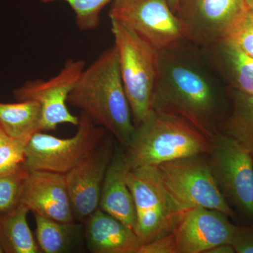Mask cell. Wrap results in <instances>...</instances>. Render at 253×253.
<instances>
[{
	"mask_svg": "<svg viewBox=\"0 0 253 253\" xmlns=\"http://www.w3.org/2000/svg\"><path fill=\"white\" fill-rule=\"evenodd\" d=\"M153 109L184 118L212 139L230 110L229 87L204 50L185 41L159 51Z\"/></svg>",
	"mask_w": 253,
	"mask_h": 253,
	"instance_id": "obj_1",
	"label": "cell"
},
{
	"mask_svg": "<svg viewBox=\"0 0 253 253\" xmlns=\"http://www.w3.org/2000/svg\"><path fill=\"white\" fill-rule=\"evenodd\" d=\"M68 104L81 109L96 126L109 132L125 150L136 132L113 45L82 72Z\"/></svg>",
	"mask_w": 253,
	"mask_h": 253,
	"instance_id": "obj_2",
	"label": "cell"
},
{
	"mask_svg": "<svg viewBox=\"0 0 253 253\" xmlns=\"http://www.w3.org/2000/svg\"><path fill=\"white\" fill-rule=\"evenodd\" d=\"M211 139L184 118L153 109L125 150L131 169L209 154Z\"/></svg>",
	"mask_w": 253,
	"mask_h": 253,
	"instance_id": "obj_3",
	"label": "cell"
},
{
	"mask_svg": "<svg viewBox=\"0 0 253 253\" xmlns=\"http://www.w3.org/2000/svg\"><path fill=\"white\" fill-rule=\"evenodd\" d=\"M110 20L121 79L137 127L153 110L159 51L129 26Z\"/></svg>",
	"mask_w": 253,
	"mask_h": 253,
	"instance_id": "obj_4",
	"label": "cell"
},
{
	"mask_svg": "<svg viewBox=\"0 0 253 253\" xmlns=\"http://www.w3.org/2000/svg\"><path fill=\"white\" fill-rule=\"evenodd\" d=\"M135 207L134 232L140 245L171 234L188 211L163 184L157 168H133L126 176Z\"/></svg>",
	"mask_w": 253,
	"mask_h": 253,
	"instance_id": "obj_5",
	"label": "cell"
},
{
	"mask_svg": "<svg viewBox=\"0 0 253 253\" xmlns=\"http://www.w3.org/2000/svg\"><path fill=\"white\" fill-rule=\"evenodd\" d=\"M207 156L224 199L240 217L253 224V158L249 151L219 132L211 139Z\"/></svg>",
	"mask_w": 253,
	"mask_h": 253,
	"instance_id": "obj_6",
	"label": "cell"
},
{
	"mask_svg": "<svg viewBox=\"0 0 253 253\" xmlns=\"http://www.w3.org/2000/svg\"><path fill=\"white\" fill-rule=\"evenodd\" d=\"M77 126L76 134L68 139L41 131L33 134L26 147L23 168L65 174L76 167L102 142L106 131L83 113Z\"/></svg>",
	"mask_w": 253,
	"mask_h": 253,
	"instance_id": "obj_7",
	"label": "cell"
},
{
	"mask_svg": "<svg viewBox=\"0 0 253 253\" xmlns=\"http://www.w3.org/2000/svg\"><path fill=\"white\" fill-rule=\"evenodd\" d=\"M156 168L163 184L186 211L206 208L225 213L231 219H237L219 190L207 154L179 158Z\"/></svg>",
	"mask_w": 253,
	"mask_h": 253,
	"instance_id": "obj_8",
	"label": "cell"
},
{
	"mask_svg": "<svg viewBox=\"0 0 253 253\" xmlns=\"http://www.w3.org/2000/svg\"><path fill=\"white\" fill-rule=\"evenodd\" d=\"M110 19L129 26L158 51L186 41L169 0H113Z\"/></svg>",
	"mask_w": 253,
	"mask_h": 253,
	"instance_id": "obj_9",
	"label": "cell"
},
{
	"mask_svg": "<svg viewBox=\"0 0 253 253\" xmlns=\"http://www.w3.org/2000/svg\"><path fill=\"white\" fill-rule=\"evenodd\" d=\"M86 67L83 60L68 59L54 77L25 82L13 91L16 101L33 100L41 108V131L56 130L61 124L78 126L79 117L68 109L70 93Z\"/></svg>",
	"mask_w": 253,
	"mask_h": 253,
	"instance_id": "obj_10",
	"label": "cell"
},
{
	"mask_svg": "<svg viewBox=\"0 0 253 253\" xmlns=\"http://www.w3.org/2000/svg\"><path fill=\"white\" fill-rule=\"evenodd\" d=\"M246 8L245 0H180L175 14L186 41L206 48L226 39Z\"/></svg>",
	"mask_w": 253,
	"mask_h": 253,
	"instance_id": "obj_11",
	"label": "cell"
},
{
	"mask_svg": "<svg viewBox=\"0 0 253 253\" xmlns=\"http://www.w3.org/2000/svg\"><path fill=\"white\" fill-rule=\"evenodd\" d=\"M110 134L83 162L65 174L75 220L87 219L99 207L105 175L114 154Z\"/></svg>",
	"mask_w": 253,
	"mask_h": 253,
	"instance_id": "obj_12",
	"label": "cell"
},
{
	"mask_svg": "<svg viewBox=\"0 0 253 253\" xmlns=\"http://www.w3.org/2000/svg\"><path fill=\"white\" fill-rule=\"evenodd\" d=\"M225 213L202 207L189 209L174 229L178 253H206L223 244H231L235 224Z\"/></svg>",
	"mask_w": 253,
	"mask_h": 253,
	"instance_id": "obj_13",
	"label": "cell"
},
{
	"mask_svg": "<svg viewBox=\"0 0 253 253\" xmlns=\"http://www.w3.org/2000/svg\"><path fill=\"white\" fill-rule=\"evenodd\" d=\"M19 204L30 212L56 221L75 223L65 174L48 171H28Z\"/></svg>",
	"mask_w": 253,
	"mask_h": 253,
	"instance_id": "obj_14",
	"label": "cell"
},
{
	"mask_svg": "<svg viewBox=\"0 0 253 253\" xmlns=\"http://www.w3.org/2000/svg\"><path fill=\"white\" fill-rule=\"evenodd\" d=\"M130 169L125 149L121 146L116 147L105 175L99 208L134 230L135 207L126 181Z\"/></svg>",
	"mask_w": 253,
	"mask_h": 253,
	"instance_id": "obj_15",
	"label": "cell"
},
{
	"mask_svg": "<svg viewBox=\"0 0 253 253\" xmlns=\"http://www.w3.org/2000/svg\"><path fill=\"white\" fill-rule=\"evenodd\" d=\"M86 239L94 253H138L140 242L133 229L98 208L88 218Z\"/></svg>",
	"mask_w": 253,
	"mask_h": 253,
	"instance_id": "obj_16",
	"label": "cell"
},
{
	"mask_svg": "<svg viewBox=\"0 0 253 253\" xmlns=\"http://www.w3.org/2000/svg\"><path fill=\"white\" fill-rule=\"evenodd\" d=\"M201 49L228 87L253 93V58L229 39Z\"/></svg>",
	"mask_w": 253,
	"mask_h": 253,
	"instance_id": "obj_17",
	"label": "cell"
},
{
	"mask_svg": "<svg viewBox=\"0 0 253 253\" xmlns=\"http://www.w3.org/2000/svg\"><path fill=\"white\" fill-rule=\"evenodd\" d=\"M29 209L22 204L0 214V246L4 253H38L39 246L27 220Z\"/></svg>",
	"mask_w": 253,
	"mask_h": 253,
	"instance_id": "obj_18",
	"label": "cell"
},
{
	"mask_svg": "<svg viewBox=\"0 0 253 253\" xmlns=\"http://www.w3.org/2000/svg\"><path fill=\"white\" fill-rule=\"evenodd\" d=\"M41 108L33 100L0 102V126L13 139H31L41 131Z\"/></svg>",
	"mask_w": 253,
	"mask_h": 253,
	"instance_id": "obj_19",
	"label": "cell"
},
{
	"mask_svg": "<svg viewBox=\"0 0 253 253\" xmlns=\"http://www.w3.org/2000/svg\"><path fill=\"white\" fill-rule=\"evenodd\" d=\"M230 110L220 132L234 138L249 151L253 158V93L229 88Z\"/></svg>",
	"mask_w": 253,
	"mask_h": 253,
	"instance_id": "obj_20",
	"label": "cell"
},
{
	"mask_svg": "<svg viewBox=\"0 0 253 253\" xmlns=\"http://www.w3.org/2000/svg\"><path fill=\"white\" fill-rule=\"evenodd\" d=\"M34 214L37 242L44 253L64 252L70 246L78 226L75 223H64L38 214Z\"/></svg>",
	"mask_w": 253,
	"mask_h": 253,
	"instance_id": "obj_21",
	"label": "cell"
},
{
	"mask_svg": "<svg viewBox=\"0 0 253 253\" xmlns=\"http://www.w3.org/2000/svg\"><path fill=\"white\" fill-rule=\"evenodd\" d=\"M42 3L64 1L74 12L76 23L80 31L96 29L100 22V15L106 5L113 0H40Z\"/></svg>",
	"mask_w": 253,
	"mask_h": 253,
	"instance_id": "obj_22",
	"label": "cell"
},
{
	"mask_svg": "<svg viewBox=\"0 0 253 253\" xmlns=\"http://www.w3.org/2000/svg\"><path fill=\"white\" fill-rule=\"evenodd\" d=\"M29 140L9 137L0 145V176L14 174L23 168L25 151Z\"/></svg>",
	"mask_w": 253,
	"mask_h": 253,
	"instance_id": "obj_23",
	"label": "cell"
},
{
	"mask_svg": "<svg viewBox=\"0 0 253 253\" xmlns=\"http://www.w3.org/2000/svg\"><path fill=\"white\" fill-rule=\"evenodd\" d=\"M28 170L24 168L9 175L0 176V214L19 204L20 194Z\"/></svg>",
	"mask_w": 253,
	"mask_h": 253,
	"instance_id": "obj_24",
	"label": "cell"
},
{
	"mask_svg": "<svg viewBox=\"0 0 253 253\" xmlns=\"http://www.w3.org/2000/svg\"><path fill=\"white\" fill-rule=\"evenodd\" d=\"M226 39L230 40L246 54L253 58V10L246 8L234 23Z\"/></svg>",
	"mask_w": 253,
	"mask_h": 253,
	"instance_id": "obj_25",
	"label": "cell"
},
{
	"mask_svg": "<svg viewBox=\"0 0 253 253\" xmlns=\"http://www.w3.org/2000/svg\"><path fill=\"white\" fill-rule=\"evenodd\" d=\"M138 253H178L174 233L141 245Z\"/></svg>",
	"mask_w": 253,
	"mask_h": 253,
	"instance_id": "obj_26",
	"label": "cell"
},
{
	"mask_svg": "<svg viewBox=\"0 0 253 253\" xmlns=\"http://www.w3.org/2000/svg\"><path fill=\"white\" fill-rule=\"evenodd\" d=\"M231 244L236 253H253V224L236 226Z\"/></svg>",
	"mask_w": 253,
	"mask_h": 253,
	"instance_id": "obj_27",
	"label": "cell"
},
{
	"mask_svg": "<svg viewBox=\"0 0 253 253\" xmlns=\"http://www.w3.org/2000/svg\"><path fill=\"white\" fill-rule=\"evenodd\" d=\"M235 249L231 244H223L208 250L206 253H235Z\"/></svg>",
	"mask_w": 253,
	"mask_h": 253,
	"instance_id": "obj_28",
	"label": "cell"
},
{
	"mask_svg": "<svg viewBox=\"0 0 253 253\" xmlns=\"http://www.w3.org/2000/svg\"><path fill=\"white\" fill-rule=\"evenodd\" d=\"M179 1H180V0H169V6H170L171 9L174 11V13H175Z\"/></svg>",
	"mask_w": 253,
	"mask_h": 253,
	"instance_id": "obj_29",
	"label": "cell"
},
{
	"mask_svg": "<svg viewBox=\"0 0 253 253\" xmlns=\"http://www.w3.org/2000/svg\"><path fill=\"white\" fill-rule=\"evenodd\" d=\"M8 138H9V136L6 135V133L4 132V130L1 129V126H0V145L2 144L6 139H8Z\"/></svg>",
	"mask_w": 253,
	"mask_h": 253,
	"instance_id": "obj_30",
	"label": "cell"
},
{
	"mask_svg": "<svg viewBox=\"0 0 253 253\" xmlns=\"http://www.w3.org/2000/svg\"><path fill=\"white\" fill-rule=\"evenodd\" d=\"M246 1V6L249 8V9L253 10V0H245Z\"/></svg>",
	"mask_w": 253,
	"mask_h": 253,
	"instance_id": "obj_31",
	"label": "cell"
},
{
	"mask_svg": "<svg viewBox=\"0 0 253 253\" xmlns=\"http://www.w3.org/2000/svg\"><path fill=\"white\" fill-rule=\"evenodd\" d=\"M4 253V251H3L2 248L1 247V246H0V253Z\"/></svg>",
	"mask_w": 253,
	"mask_h": 253,
	"instance_id": "obj_32",
	"label": "cell"
}]
</instances>
